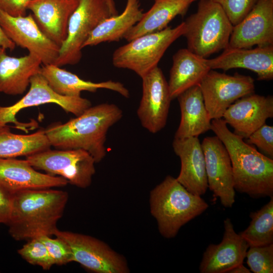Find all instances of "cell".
<instances>
[{"label":"cell","mask_w":273,"mask_h":273,"mask_svg":"<svg viewBox=\"0 0 273 273\" xmlns=\"http://www.w3.org/2000/svg\"><path fill=\"white\" fill-rule=\"evenodd\" d=\"M172 147L181 163L176 179L191 193L204 195L208 185L204 155L198 138H174Z\"/></svg>","instance_id":"19"},{"label":"cell","mask_w":273,"mask_h":273,"mask_svg":"<svg viewBox=\"0 0 273 273\" xmlns=\"http://www.w3.org/2000/svg\"><path fill=\"white\" fill-rule=\"evenodd\" d=\"M150 204L159 231L167 239L174 237L183 225L209 207L200 196L190 192L171 175L151 191Z\"/></svg>","instance_id":"4"},{"label":"cell","mask_w":273,"mask_h":273,"mask_svg":"<svg viewBox=\"0 0 273 273\" xmlns=\"http://www.w3.org/2000/svg\"><path fill=\"white\" fill-rule=\"evenodd\" d=\"M186 30L185 22L171 28L139 36L117 48L112 55L116 68L127 69L143 77L158 64L169 46Z\"/></svg>","instance_id":"6"},{"label":"cell","mask_w":273,"mask_h":273,"mask_svg":"<svg viewBox=\"0 0 273 273\" xmlns=\"http://www.w3.org/2000/svg\"><path fill=\"white\" fill-rule=\"evenodd\" d=\"M273 45V0H257L247 15L233 26L229 46L252 48Z\"/></svg>","instance_id":"15"},{"label":"cell","mask_w":273,"mask_h":273,"mask_svg":"<svg viewBox=\"0 0 273 273\" xmlns=\"http://www.w3.org/2000/svg\"><path fill=\"white\" fill-rule=\"evenodd\" d=\"M0 25L16 45L27 49L42 64L55 63L60 47L42 32L32 14L14 17L0 10Z\"/></svg>","instance_id":"12"},{"label":"cell","mask_w":273,"mask_h":273,"mask_svg":"<svg viewBox=\"0 0 273 273\" xmlns=\"http://www.w3.org/2000/svg\"><path fill=\"white\" fill-rule=\"evenodd\" d=\"M273 117V97L254 93L233 103L223 114V120L234 129V133L246 139Z\"/></svg>","instance_id":"17"},{"label":"cell","mask_w":273,"mask_h":273,"mask_svg":"<svg viewBox=\"0 0 273 273\" xmlns=\"http://www.w3.org/2000/svg\"><path fill=\"white\" fill-rule=\"evenodd\" d=\"M247 264L254 273L273 272V244L249 247Z\"/></svg>","instance_id":"31"},{"label":"cell","mask_w":273,"mask_h":273,"mask_svg":"<svg viewBox=\"0 0 273 273\" xmlns=\"http://www.w3.org/2000/svg\"><path fill=\"white\" fill-rule=\"evenodd\" d=\"M51 147L44 129L28 134H18L12 132L7 125L0 126V158L27 157Z\"/></svg>","instance_id":"28"},{"label":"cell","mask_w":273,"mask_h":273,"mask_svg":"<svg viewBox=\"0 0 273 273\" xmlns=\"http://www.w3.org/2000/svg\"><path fill=\"white\" fill-rule=\"evenodd\" d=\"M152 7L125 35L129 41L141 35L161 31L176 16H184L197 0H154Z\"/></svg>","instance_id":"26"},{"label":"cell","mask_w":273,"mask_h":273,"mask_svg":"<svg viewBox=\"0 0 273 273\" xmlns=\"http://www.w3.org/2000/svg\"><path fill=\"white\" fill-rule=\"evenodd\" d=\"M53 235L66 242L71 248L73 262L96 273H127L124 256L93 237L58 229Z\"/></svg>","instance_id":"9"},{"label":"cell","mask_w":273,"mask_h":273,"mask_svg":"<svg viewBox=\"0 0 273 273\" xmlns=\"http://www.w3.org/2000/svg\"><path fill=\"white\" fill-rule=\"evenodd\" d=\"M188 49L206 58L229 46L233 25L217 3L200 0L196 13L185 21Z\"/></svg>","instance_id":"5"},{"label":"cell","mask_w":273,"mask_h":273,"mask_svg":"<svg viewBox=\"0 0 273 273\" xmlns=\"http://www.w3.org/2000/svg\"><path fill=\"white\" fill-rule=\"evenodd\" d=\"M40 73L57 93L64 96L79 97L82 91L95 93L99 89H107L128 98L129 90L121 82L107 80L94 82L83 80L77 75L53 64L41 65Z\"/></svg>","instance_id":"22"},{"label":"cell","mask_w":273,"mask_h":273,"mask_svg":"<svg viewBox=\"0 0 273 273\" xmlns=\"http://www.w3.org/2000/svg\"><path fill=\"white\" fill-rule=\"evenodd\" d=\"M212 130L229 154L235 190L254 198L273 197V160L231 131L221 118L211 120Z\"/></svg>","instance_id":"3"},{"label":"cell","mask_w":273,"mask_h":273,"mask_svg":"<svg viewBox=\"0 0 273 273\" xmlns=\"http://www.w3.org/2000/svg\"><path fill=\"white\" fill-rule=\"evenodd\" d=\"M246 142L257 146L269 157H273V126L265 124L252 133Z\"/></svg>","instance_id":"34"},{"label":"cell","mask_w":273,"mask_h":273,"mask_svg":"<svg viewBox=\"0 0 273 273\" xmlns=\"http://www.w3.org/2000/svg\"><path fill=\"white\" fill-rule=\"evenodd\" d=\"M205 107L211 119L221 118L239 99L254 93V79L236 73L233 75L211 69L199 84Z\"/></svg>","instance_id":"11"},{"label":"cell","mask_w":273,"mask_h":273,"mask_svg":"<svg viewBox=\"0 0 273 273\" xmlns=\"http://www.w3.org/2000/svg\"><path fill=\"white\" fill-rule=\"evenodd\" d=\"M13 194L0 185V223L7 224L9 221L12 207Z\"/></svg>","instance_id":"36"},{"label":"cell","mask_w":273,"mask_h":273,"mask_svg":"<svg viewBox=\"0 0 273 273\" xmlns=\"http://www.w3.org/2000/svg\"><path fill=\"white\" fill-rule=\"evenodd\" d=\"M210 70L206 58L188 49L178 50L173 56L167 82L172 100L189 88L199 85Z\"/></svg>","instance_id":"25"},{"label":"cell","mask_w":273,"mask_h":273,"mask_svg":"<svg viewBox=\"0 0 273 273\" xmlns=\"http://www.w3.org/2000/svg\"><path fill=\"white\" fill-rule=\"evenodd\" d=\"M222 8L233 26L250 12L257 0H211Z\"/></svg>","instance_id":"33"},{"label":"cell","mask_w":273,"mask_h":273,"mask_svg":"<svg viewBox=\"0 0 273 273\" xmlns=\"http://www.w3.org/2000/svg\"><path fill=\"white\" fill-rule=\"evenodd\" d=\"M78 0H31L27 10L42 32L60 47L67 35L69 18Z\"/></svg>","instance_id":"21"},{"label":"cell","mask_w":273,"mask_h":273,"mask_svg":"<svg viewBox=\"0 0 273 273\" xmlns=\"http://www.w3.org/2000/svg\"><path fill=\"white\" fill-rule=\"evenodd\" d=\"M29 85L27 94L15 104L8 107L0 106V126L13 123L17 128L26 130L31 125L18 122L16 116L21 110L32 106L54 103L75 116L81 115L92 106L89 100L81 96L68 97L57 93L40 73L31 78Z\"/></svg>","instance_id":"10"},{"label":"cell","mask_w":273,"mask_h":273,"mask_svg":"<svg viewBox=\"0 0 273 273\" xmlns=\"http://www.w3.org/2000/svg\"><path fill=\"white\" fill-rule=\"evenodd\" d=\"M143 14L139 0H127L123 12L102 21L90 33L82 48L120 40L141 19Z\"/></svg>","instance_id":"27"},{"label":"cell","mask_w":273,"mask_h":273,"mask_svg":"<svg viewBox=\"0 0 273 273\" xmlns=\"http://www.w3.org/2000/svg\"><path fill=\"white\" fill-rule=\"evenodd\" d=\"M15 46V43L6 35L0 25V47L6 49L13 50Z\"/></svg>","instance_id":"37"},{"label":"cell","mask_w":273,"mask_h":273,"mask_svg":"<svg viewBox=\"0 0 273 273\" xmlns=\"http://www.w3.org/2000/svg\"><path fill=\"white\" fill-rule=\"evenodd\" d=\"M68 181L38 171L25 159L0 158V185L10 192L64 187Z\"/></svg>","instance_id":"20"},{"label":"cell","mask_w":273,"mask_h":273,"mask_svg":"<svg viewBox=\"0 0 273 273\" xmlns=\"http://www.w3.org/2000/svg\"><path fill=\"white\" fill-rule=\"evenodd\" d=\"M31 1L0 0V10L12 16H24Z\"/></svg>","instance_id":"35"},{"label":"cell","mask_w":273,"mask_h":273,"mask_svg":"<svg viewBox=\"0 0 273 273\" xmlns=\"http://www.w3.org/2000/svg\"><path fill=\"white\" fill-rule=\"evenodd\" d=\"M251 272L250 269L245 267L243 263L232 268L228 273H250Z\"/></svg>","instance_id":"38"},{"label":"cell","mask_w":273,"mask_h":273,"mask_svg":"<svg viewBox=\"0 0 273 273\" xmlns=\"http://www.w3.org/2000/svg\"><path fill=\"white\" fill-rule=\"evenodd\" d=\"M249 226L240 233L249 247L273 244V197L259 210L250 214Z\"/></svg>","instance_id":"29"},{"label":"cell","mask_w":273,"mask_h":273,"mask_svg":"<svg viewBox=\"0 0 273 273\" xmlns=\"http://www.w3.org/2000/svg\"><path fill=\"white\" fill-rule=\"evenodd\" d=\"M68 200L67 192L51 188L14 193L11 215L7 223L10 235L16 241L53 235Z\"/></svg>","instance_id":"2"},{"label":"cell","mask_w":273,"mask_h":273,"mask_svg":"<svg viewBox=\"0 0 273 273\" xmlns=\"http://www.w3.org/2000/svg\"><path fill=\"white\" fill-rule=\"evenodd\" d=\"M208 188L222 205L231 208L235 202L231 159L224 145L217 136L205 138L201 144Z\"/></svg>","instance_id":"14"},{"label":"cell","mask_w":273,"mask_h":273,"mask_svg":"<svg viewBox=\"0 0 273 273\" xmlns=\"http://www.w3.org/2000/svg\"><path fill=\"white\" fill-rule=\"evenodd\" d=\"M211 69L244 68L255 72L259 80L273 78V45L252 48L227 47L216 57L207 59Z\"/></svg>","instance_id":"18"},{"label":"cell","mask_w":273,"mask_h":273,"mask_svg":"<svg viewBox=\"0 0 273 273\" xmlns=\"http://www.w3.org/2000/svg\"><path fill=\"white\" fill-rule=\"evenodd\" d=\"M17 252L28 263L39 266L43 270H49L54 265L47 247L39 237L27 241Z\"/></svg>","instance_id":"30"},{"label":"cell","mask_w":273,"mask_h":273,"mask_svg":"<svg viewBox=\"0 0 273 273\" xmlns=\"http://www.w3.org/2000/svg\"><path fill=\"white\" fill-rule=\"evenodd\" d=\"M39 238L47 247L54 264L62 265L73 262L71 248L64 240L57 237L53 239L47 235Z\"/></svg>","instance_id":"32"},{"label":"cell","mask_w":273,"mask_h":273,"mask_svg":"<svg viewBox=\"0 0 273 273\" xmlns=\"http://www.w3.org/2000/svg\"><path fill=\"white\" fill-rule=\"evenodd\" d=\"M6 50L0 47V92L21 95L29 85L31 78L40 73L42 63L31 54L14 57L8 56Z\"/></svg>","instance_id":"23"},{"label":"cell","mask_w":273,"mask_h":273,"mask_svg":"<svg viewBox=\"0 0 273 273\" xmlns=\"http://www.w3.org/2000/svg\"><path fill=\"white\" fill-rule=\"evenodd\" d=\"M36 170L59 175L81 188L89 187L96 172L95 160L83 149L48 150L26 157Z\"/></svg>","instance_id":"8"},{"label":"cell","mask_w":273,"mask_h":273,"mask_svg":"<svg viewBox=\"0 0 273 273\" xmlns=\"http://www.w3.org/2000/svg\"><path fill=\"white\" fill-rule=\"evenodd\" d=\"M143 93L137 115L142 126L156 133L166 125L172 99L161 69L156 67L142 77Z\"/></svg>","instance_id":"13"},{"label":"cell","mask_w":273,"mask_h":273,"mask_svg":"<svg viewBox=\"0 0 273 273\" xmlns=\"http://www.w3.org/2000/svg\"><path fill=\"white\" fill-rule=\"evenodd\" d=\"M117 14L113 0H78L69 20L67 37L54 64L60 67L78 63L82 46L92 31L104 20Z\"/></svg>","instance_id":"7"},{"label":"cell","mask_w":273,"mask_h":273,"mask_svg":"<svg viewBox=\"0 0 273 273\" xmlns=\"http://www.w3.org/2000/svg\"><path fill=\"white\" fill-rule=\"evenodd\" d=\"M122 116L118 106L102 103L90 107L65 123L51 124L44 132L51 146L61 150L83 149L99 163L106 155L105 143L109 129Z\"/></svg>","instance_id":"1"},{"label":"cell","mask_w":273,"mask_h":273,"mask_svg":"<svg viewBox=\"0 0 273 273\" xmlns=\"http://www.w3.org/2000/svg\"><path fill=\"white\" fill-rule=\"evenodd\" d=\"M176 98L181 117L175 139L198 137L211 129L212 119L205 107L199 85L186 90Z\"/></svg>","instance_id":"24"},{"label":"cell","mask_w":273,"mask_h":273,"mask_svg":"<svg viewBox=\"0 0 273 273\" xmlns=\"http://www.w3.org/2000/svg\"><path fill=\"white\" fill-rule=\"evenodd\" d=\"M223 224L221 241L218 244H209L203 254L199 265L201 273H228L243 263L249 246L235 232L230 218L224 219Z\"/></svg>","instance_id":"16"}]
</instances>
